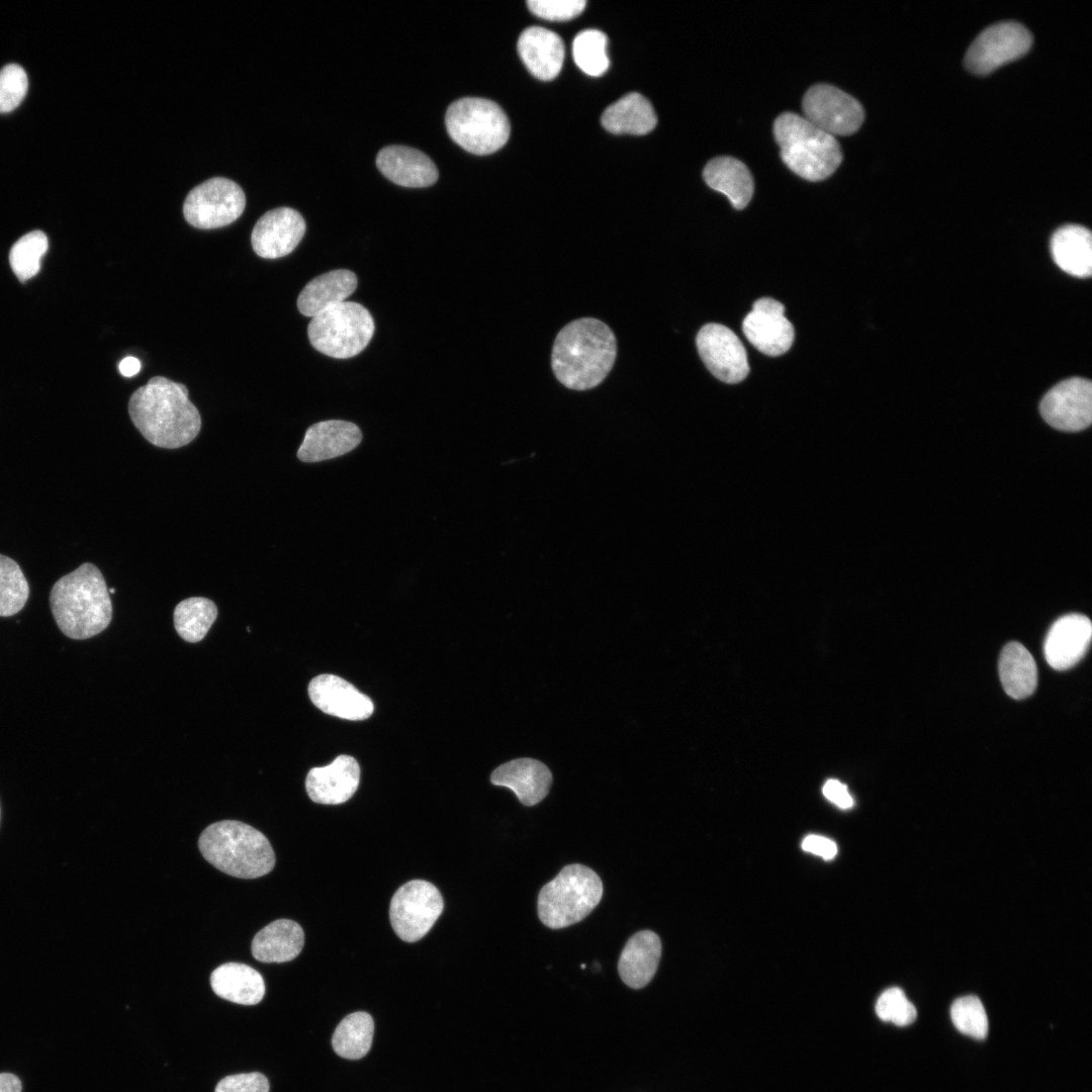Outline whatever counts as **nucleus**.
I'll return each instance as SVG.
<instances>
[{
    "instance_id": "f704fd0d",
    "label": "nucleus",
    "mask_w": 1092,
    "mask_h": 1092,
    "mask_svg": "<svg viewBox=\"0 0 1092 1092\" xmlns=\"http://www.w3.org/2000/svg\"><path fill=\"white\" fill-rule=\"evenodd\" d=\"M29 596V585L19 565L0 554V617L21 611Z\"/></svg>"
},
{
    "instance_id": "4468645a",
    "label": "nucleus",
    "mask_w": 1092,
    "mask_h": 1092,
    "mask_svg": "<svg viewBox=\"0 0 1092 1092\" xmlns=\"http://www.w3.org/2000/svg\"><path fill=\"white\" fill-rule=\"evenodd\" d=\"M1040 415L1053 428L1065 432L1086 429L1092 420V384L1082 377L1065 379L1052 387L1039 404Z\"/></svg>"
},
{
    "instance_id": "a878e982",
    "label": "nucleus",
    "mask_w": 1092,
    "mask_h": 1092,
    "mask_svg": "<svg viewBox=\"0 0 1092 1092\" xmlns=\"http://www.w3.org/2000/svg\"><path fill=\"white\" fill-rule=\"evenodd\" d=\"M304 944L300 925L289 919H278L257 932L252 940L253 957L262 963H284L295 959Z\"/></svg>"
},
{
    "instance_id": "cd10ccee",
    "label": "nucleus",
    "mask_w": 1092,
    "mask_h": 1092,
    "mask_svg": "<svg viewBox=\"0 0 1092 1092\" xmlns=\"http://www.w3.org/2000/svg\"><path fill=\"white\" fill-rule=\"evenodd\" d=\"M210 985L218 997L242 1005H255L265 995V983L260 973L240 963H226L216 968L210 975Z\"/></svg>"
},
{
    "instance_id": "39448f33",
    "label": "nucleus",
    "mask_w": 1092,
    "mask_h": 1092,
    "mask_svg": "<svg viewBox=\"0 0 1092 1092\" xmlns=\"http://www.w3.org/2000/svg\"><path fill=\"white\" fill-rule=\"evenodd\" d=\"M774 134L783 162L806 180L828 178L842 161L841 149L835 136L797 113L779 115L774 123Z\"/></svg>"
},
{
    "instance_id": "49530a36",
    "label": "nucleus",
    "mask_w": 1092,
    "mask_h": 1092,
    "mask_svg": "<svg viewBox=\"0 0 1092 1092\" xmlns=\"http://www.w3.org/2000/svg\"><path fill=\"white\" fill-rule=\"evenodd\" d=\"M108 592L111 593V594H114L115 589L114 588H109Z\"/></svg>"
},
{
    "instance_id": "a19ab883",
    "label": "nucleus",
    "mask_w": 1092,
    "mask_h": 1092,
    "mask_svg": "<svg viewBox=\"0 0 1092 1092\" xmlns=\"http://www.w3.org/2000/svg\"><path fill=\"white\" fill-rule=\"evenodd\" d=\"M214 1092H269V1082L259 1072L230 1075L217 1083Z\"/></svg>"
},
{
    "instance_id": "58836bf2",
    "label": "nucleus",
    "mask_w": 1092,
    "mask_h": 1092,
    "mask_svg": "<svg viewBox=\"0 0 1092 1092\" xmlns=\"http://www.w3.org/2000/svg\"><path fill=\"white\" fill-rule=\"evenodd\" d=\"M28 87L27 75L17 64L0 70V113L10 112L23 100Z\"/></svg>"
},
{
    "instance_id": "393cba45",
    "label": "nucleus",
    "mask_w": 1092,
    "mask_h": 1092,
    "mask_svg": "<svg viewBox=\"0 0 1092 1092\" xmlns=\"http://www.w3.org/2000/svg\"><path fill=\"white\" fill-rule=\"evenodd\" d=\"M357 287V277L347 269H337L310 280L297 298L298 310L315 316L350 296Z\"/></svg>"
},
{
    "instance_id": "6e6552de",
    "label": "nucleus",
    "mask_w": 1092,
    "mask_h": 1092,
    "mask_svg": "<svg viewBox=\"0 0 1092 1092\" xmlns=\"http://www.w3.org/2000/svg\"><path fill=\"white\" fill-rule=\"evenodd\" d=\"M374 333V321L369 310L354 301H343L313 316L307 327L311 346L318 352L338 359L361 353Z\"/></svg>"
},
{
    "instance_id": "c85d7f7f",
    "label": "nucleus",
    "mask_w": 1092,
    "mask_h": 1092,
    "mask_svg": "<svg viewBox=\"0 0 1092 1092\" xmlns=\"http://www.w3.org/2000/svg\"><path fill=\"white\" fill-rule=\"evenodd\" d=\"M703 176L708 186L726 195L736 209H743L753 195L752 176L748 168L735 158L712 159L705 166Z\"/></svg>"
},
{
    "instance_id": "423d86ee",
    "label": "nucleus",
    "mask_w": 1092,
    "mask_h": 1092,
    "mask_svg": "<svg viewBox=\"0 0 1092 1092\" xmlns=\"http://www.w3.org/2000/svg\"><path fill=\"white\" fill-rule=\"evenodd\" d=\"M603 884L592 869L573 863L542 887L538 896V915L551 929L570 926L585 918L598 906Z\"/></svg>"
},
{
    "instance_id": "e433bc0d",
    "label": "nucleus",
    "mask_w": 1092,
    "mask_h": 1092,
    "mask_svg": "<svg viewBox=\"0 0 1092 1092\" xmlns=\"http://www.w3.org/2000/svg\"><path fill=\"white\" fill-rule=\"evenodd\" d=\"M952 1023L962 1033L976 1039H984L988 1034V1017L981 1000L968 995L954 1000L950 1007Z\"/></svg>"
},
{
    "instance_id": "7ed1b4c3",
    "label": "nucleus",
    "mask_w": 1092,
    "mask_h": 1092,
    "mask_svg": "<svg viewBox=\"0 0 1092 1092\" xmlns=\"http://www.w3.org/2000/svg\"><path fill=\"white\" fill-rule=\"evenodd\" d=\"M50 606L59 629L76 640L101 633L112 618L105 579L97 566L89 562L55 582Z\"/></svg>"
},
{
    "instance_id": "79ce46f5",
    "label": "nucleus",
    "mask_w": 1092,
    "mask_h": 1092,
    "mask_svg": "<svg viewBox=\"0 0 1092 1092\" xmlns=\"http://www.w3.org/2000/svg\"><path fill=\"white\" fill-rule=\"evenodd\" d=\"M802 848L826 860L832 859L837 853V846L833 840L814 834L804 838Z\"/></svg>"
},
{
    "instance_id": "37998d69",
    "label": "nucleus",
    "mask_w": 1092,
    "mask_h": 1092,
    "mask_svg": "<svg viewBox=\"0 0 1092 1092\" xmlns=\"http://www.w3.org/2000/svg\"><path fill=\"white\" fill-rule=\"evenodd\" d=\"M822 791L823 795L839 808L848 809L853 805V799L846 786L837 780H828Z\"/></svg>"
},
{
    "instance_id": "c03bdc74",
    "label": "nucleus",
    "mask_w": 1092,
    "mask_h": 1092,
    "mask_svg": "<svg viewBox=\"0 0 1092 1092\" xmlns=\"http://www.w3.org/2000/svg\"><path fill=\"white\" fill-rule=\"evenodd\" d=\"M22 1086L19 1078L10 1073L0 1074V1092H21Z\"/></svg>"
},
{
    "instance_id": "ea45409f",
    "label": "nucleus",
    "mask_w": 1092,
    "mask_h": 1092,
    "mask_svg": "<svg viewBox=\"0 0 1092 1092\" xmlns=\"http://www.w3.org/2000/svg\"><path fill=\"white\" fill-rule=\"evenodd\" d=\"M528 8L536 16L551 20L565 21L579 15L585 5V0H529Z\"/></svg>"
},
{
    "instance_id": "c9c22d12",
    "label": "nucleus",
    "mask_w": 1092,
    "mask_h": 1092,
    "mask_svg": "<svg viewBox=\"0 0 1092 1092\" xmlns=\"http://www.w3.org/2000/svg\"><path fill=\"white\" fill-rule=\"evenodd\" d=\"M49 247L46 234L33 231L22 236L11 248L10 266L20 281L33 277L40 269V261Z\"/></svg>"
},
{
    "instance_id": "f3484780",
    "label": "nucleus",
    "mask_w": 1092,
    "mask_h": 1092,
    "mask_svg": "<svg viewBox=\"0 0 1092 1092\" xmlns=\"http://www.w3.org/2000/svg\"><path fill=\"white\" fill-rule=\"evenodd\" d=\"M312 704L326 714L346 720L369 718L374 705L353 685L335 674H320L308 685Z\"/></svg>"
},
{
    "instance_id": "c756f323",
    "label": "nucleus",
    "mask_w": 1092,
    "mask_h": 1092,
    "mask_svg": "<svg viewBox=\"0 0 1092 1092\" xmlns=\"http://www.w3.org/2000/svg\"><path fill=\"white\" fill-rule=\"evenodd\" d=\"M602 125L615 134H646L656 125L657 118L651 103L641 94L632 92L608 106L601 117Z\"/></svg>"
},
{
    "instance_id": "f257e3e1",
    "label": "nucleus",
    "mask_w": 1092,
    "mask_h": 1092,
    "mask_svg": "<svg viewBox=\"0 0 1092 1092\" xmlns=\"http://www.w3.org/2000/svg\"><path fill=\"white\" fill-rule=\"evenodd\" d=\"M128 413L144 438L161 448L187 445L201 428L200 414L189 400L187 387L163 376L152 377L131 394Z\"/></svg>"
},
{
    "instance_id": "aec40b11",
    "label": "nucleus",
    "mask_w": 1092,
    "mask_h": 1092,
    "mask_svg": "<svg viewBox=\"0 0 1092 1092\" xmlns=\"http://www.w3.org/2000/svg\"><path fill=\"white\" fill-rule=\"evenodd\" d=\"M359 781L360 767L357 760L342 754L329 765L312 767L306 776L305 789L313 802L338 805L354 795Z\"/></svg>"
},
{
    "instance_id": "f8f14e48",
    "label": "nucleus",
    "mask_w": 1092,
    "mask_h": 1092,
    "mask_svg": "<svg viewBox=\"0 0 1092 1092\" xmlns=\"http://www.w3.org/2000/svg\"><path fill=\"white\" fill-rule=\"evenodd\" d=\"M802 107L805 118L833 136L855 132L864 118L862 106L856 99L828 84L809 88Z\"/></svg>"
},
{
    "instance_id": "20e7f679",
    "label": "nucleus",
    "mask_w": 1092,
    "mask_h": 1092,
    "mask_svg": "<svg viewBox=\"0 0 1092 1092\" xmlns=\"http://www.w3.org/2000/svg\"><path fill=\"white\" fill-rule=\"evenodd\" d=\"M203 857L222 873L256 879L270 873L275 854L267 837L251 825L223 820L207 826L199 836Z\"/></svg>"
},
{
    "instance_id": "6ab92c4d",
    "label": "nucleus",
    "mask_w": 1092,
    "mask_h": 1092,
    "mask_svg": "<svg viewBox=\"0 0 1092 1092\" xmlns=\"http://www.w3.org/2000/svg\"><path fill=\"white\" fill-rule=\"evenodd\" d=\"M362 433L354 423L343 420L322 421L310 426L297 450L303 462H320L342 456L354 450Z\"/></svg>"
},
{
    "instance_id": "4c0bfd02",
    "label": "nucleus",
    "mask_w": 1092,
    "mask_h": 1092,
    "mask_svg": "<svg viewBox=\"0 0 1092 1092\" xmlns=\"http://www.w3.org/2000/svg\"><path fill=\"white\" fill-rule=\"evenodd\" d=\"M876 1013L883 1021L906 1026L915 1021L917 1011L902 989L893 987L884 991L876 1003Z\"/></svg>"
},
{
    "instance_id": "a211bd4d",
    "label": "nucleus",
    "mask_w": 1092,
    "mask_h": 1092,
    "mask_svg": "<svg viewBox=\"0 0 1092 1092\" xmlns=\"http://www.w3.org/2000/svg\"><path fill=\"white\" fill-rule=\"evenodd\" d=\"M1091 635V622L1086 616L1069 614L1061 617L1045 637L1043 650L1048 663L1057 670L1071 668L1085 655Z\"/></svg>"
},
{
    "instance_id": "f03ea898",
    "label": "nucleus",
    "mask_w": 1092,
    "mask_h": 1092,
    "mask_svg": "<svg viewBox=\"0 0 1092 1092\" xmlns=\"http://www.w3.org/2000/svg\"><path fill=\"white\" fill-rule=\"evenodd\" d=\"M616 338L603 322L582 317L570 322L556 336L552 369L566 387L585 390L599 385L616 359Z\"/></svg>"
},
{
    "instance_id": "dca6fc26",
    "label": "nucleus",
    "mask_w": 1092,
    "mask_h": 1092,
    "mask_svg": "<svg viewBox=\"0 0 1092 1092\" xmlns=\"http://www.w3.org/2000/svg\"><path fill=\"white\" fill-rule=\"evenodd\" d=\"M305 233L302 215L290 207H278L264 213L255 223L251 243L255 253L265 259L290 254Z\"/></svg>"
},
{
    "instance_id": "7c9ffc66",
    "label": "nucleus",
    "mask_w": 1092,
    "mask_h": 1092,
    "mask_svg": "<svg viewBox=\"0 0 1092 1092\" xmlns=\"http://www.w3.org/2000/svg\"><path fill=\"white\" fill-rule=\"evenodd\" d=\"M999 675L1003 689L1011 698L1029 697L1037 686V668L1030 652L1018 642L1004 646L999 658Z\"/></svg>"
},
{
    "instance_id": "b1692460",
    "label": "nucleus",
    "mask_w": 1092,
    "mask_h": 1092,
    "mask_svg": "<svg viewBox=\"0 0 1092 1092\" xmlns=\"http://www.w3.org/2000/svg\"><path fill=\"white\" fill-rule=\"evenodd\" d=\"M661 957V941L651 930H641L625 944L618 963L622 981L633 989L646 986L656 973Z\"/></svg>"
},
{
    "instance_id": "2eb2a0df",
    "label": "nucleus",
    "mask_w": 1092,
    "mask_h": 1092,
    "mask_svg": "<svg viewBox=\"0 0 1092 1092\" xmlns=\"http://www.w3.org/2000/svg\"><path fill=\"white\" fill-rule=\"evenodd\" d=\"M785 306L770 297L757 299L742 323L748 342L767 356H780L789 351L795 337L792 323L784 314Z\"/></svg>"
},
{
    "instance_id": "412c9836",
    "label": "nucleus",
    "mask_w": 1092,
    "mask_h": 1092,
    "mask_svg": "<svg viewBox=\"0 0 1092 1092\" xmlns=\"http://www.w3.org/2000/svg\"><path fill=\"white\" fill-rule=\"evenodd\" d=\"M490 782L512 790L525 806H534L549 793L552 784L550 769L543 762L529 757L517 758L496 767Z\"/></svg>"
},
{
    "instance_id": "0eeeda50",
    "label": "nucleus",
    "mask_w": 1092,
    "mask_h": 1092,
    "mask_svg": "<svg viewBox=\"0 0 1092 1092\" xmlns=\"http://www.w3.org/2000/svg\"><path fill=\"white\" fill-rule=\"evenodd\" d=\"M445 124L450 138L465 151L488 155L509 140L511 126L502 107L485 98L464 97L449 105Z\"/></svg>"
},
{
    "instance_id": "4be33fe9",
    "label": "nucleus",
    "mask_w": 1092,
    "mask_h": 1092,
    "mask_svg": "<svg viewBox=\"0 0 1092 1092\" xmlns=\"http://www.w3.org/2000/svg\"><path fill=\"white\" fill-rule=\"evenodd\" d=\"M376 165L388 180L404 187H428L438 179L434 162L423 152L406 146L383 148L377 154Z\"/></svg>"
},
{
    "instance_id": "9d476101",
    "label": "nucleus",
    "mask_w": 1092,
    "mask_h": 1092,
    "mask_svg": "<svg viewBox=\"0 0 1092 1092\" xmlns=\"http://www.w3.org/2000/svg\"><path fill=\"white\" fill-rule=\"evenodd\" d=\"M246 197L236 182L210 178L194 187L186 196L183 214L197 229L211 230L231 224L243 213Z\"/></svg>"
},
{
    "instance_id": "a18cd8bd",
    "label": "nucleus",
    "mask_w": 1092,
    "mask_h": 1092,
    "mask_svg": "<svg viewBox=\"0 0 1092 1092\" xmlns=\"http://www.w3.org/2000/svg\"><path fill=\"white\" fill-rule=\"evenodd\" d=\"M141 362L133 356H126L119 363V371L125 377H131L139 373Z\"/></svg>"
},
{
    "instance_id": "9b49d317",
    "label": "nucleus",
    "mask_w": 1092,
    "mask_h": 1092,
    "mask_svg": "<svg viewBox=\"0 0 1092 1092\" xmlns=\"http://www.w3.org/2000/svg\"><path fill=\"white\" fill-rule=\"evenodd\" d=\"M1032 35L1022 24L1002 21L984 29L967 51L965 65L969 71L987 75L1002 65L1025 55Z\"/></svg>"
},
{
    "instance_id": "5701e85b",
    "label": "nucleus",
    "mask_w": 1092,
    "mask_h": 1092,
    "mask_svg": "<svg viewBox=\"0 0 1092 1092\" xmlns=\"http://www.w3.org/2000/svg\"><path fill=\"white\" fill-rule=\"evenodd\" d=\"M517 47L526 68L537 79L550 81L559 74L564 61V44L557 33L531 26L521 33Z\"/></svg>"
},
{
    "instance_id": "473e14b6",
    "label": "nucleus",
    "mask_w": 1092,
    "mask_h": 1092,
    "mask_svg": "<svg viewBox=\"0 0 1092 1092\" xmlns=\"http://www.w3.org/2000/svg\"><path fill=\"white\" fill-rule=\"evenodd\" d=\"M217 617L215 604L206 598L193 597L181 601L174 610V626L187 642L196 643L207 634Z\"/></svg>"
},
{
    "instance_id": "2f4dec72",
    "label": "nucleus",
    "mask_w": 1092,
    "mask_h": 1092,
    "mask_svg": "<svg viewBox=\"0 0 1092 1092\" xmlns=\"http://www.w3.org/2000/svg\"><path fill=\"white\" fill-rule=\"evenodd\" d=\"M373 1031L374 1022L369 1013H351L336 1027L332 1038L333 1049L342 1058L361 1059L371 1048Z\"/></svg>"
},
{
    "instance_id": "72a5a7b5",
    "label": "nucleus",
    "mask_w": 1092,
    "mask_h": 1092,
    "mask_svg": "<svg viewBox=\"0 0 1092 1092\" xmlns=\"http://www.w3.org/2000/svg\"><path fill=\"white\" fill-rule=\"evenodd\" d=\"M608 37L598 29H585L572 41V56L576 66L586 75L599 77L609 68L607 54Z\"/></svg>"
},
{
    "instance_id": "ddd939ff",
    "label": "nucleus",
    "mask_w": 1092,
    "mask_h": 1092,
    "mask_svg": "<svg viewBox=\"0 0 1092 1092\" xmlns=\"http://www.w3.org/2000/svg\"><path fill=\"white\" fill-rule=\"evenodd\" d=\"M698 351L709 371L725 383H738L749 373L746 350L727 327L707 324L696 339Z\"/></svg>"
},
{
    "instance_id": "1a4fd4ad",
    "label": "nucleus",
    "mask_w": 1092,
    "mask_h": 1092,
    "mask_svg": "<svg viewBox=\"0 0 1092 1092\" xmlns=\"http://www.w3.org/2000/svg\"><path fill=\"white\" fill-rule=\"evenodd\" d=\"M443 908L442 895L433 884L424 880L410 881L391 898V926L403 941H418L429 932Z\"/></svg>"
},
{
    "instance_id": "bb28decb",
    "label": "nucleus",
    "mask_w": 1092,
    "mask_h": 1092,
    "mask_svg": "<svg viewBox=\"0 0 1092 1092\" xmlns=\"http://www.w3.org/2000/svg\"><path fill=\"white\" fill-rule=\"evenodd\" d=\"M1055 263L1066 273L1079 278L1092 273V241L1088 229L1067 224L1058 229L1051 240Z\"/></svg>"
}]
</instances>
